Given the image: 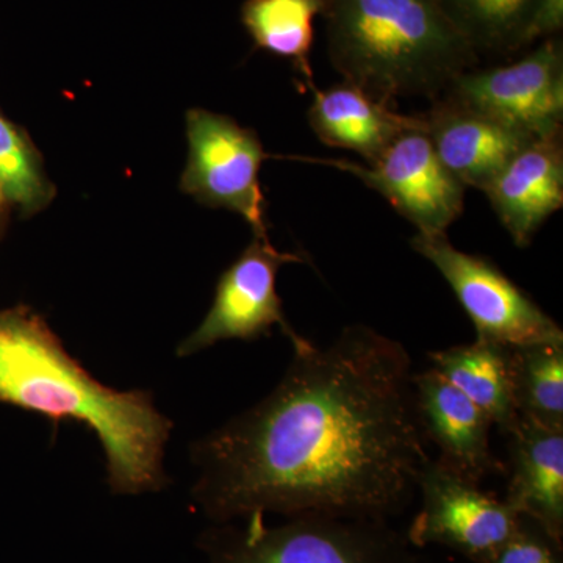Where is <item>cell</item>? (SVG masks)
Returning <instances> with one entry per match:
<instances>
[{"label":"cell","mask_w":563,"mask_h":563,"mask_svg":"<svg viewBox=\"0 0 563 563\" xmlns=\"http://www.w3.org/2000/svg\"><path fill=\"white\" fill-rule=\"evenodd\" d=\"M325 0H244L242 22L257 49L287 58L312 84L314 27Z\"/></svg>","instance_id":"obj_17"},{"label":"cell","mask_w":563,"mask_h":563,"mask_svg":"<svg viewBox=\"0 0 563 563\" xmlns=\"http://www.w3.org/2000/svg\"><path fill=\"white\" fill-rule=\"evenodd\" d=\"M0 187L22 218L51 206L57 188L47 177L44 158L22 125L0 110Z\"/></svg>","instance_id":"obj_20"},{"label":"cell","mask_w":563,"mask_h":563,"mask_svg":"<svg viewBox=\"0 0 563 563\" xmlns=\"http://www.w3.org/2000/svg\"><path fill=\"white\" fill-rule=\"evenodd\" d=\"M291 252H280L269 239L254 236L243 254L221 274L213 303L201 324L177 346L179 357H191L228 340L272 335L280 328L290 343L299 333L287 321L277 295V273L288 263H302Z\"/></svg>","instance_id":"obj_9"},{"label":"cell","mask_w":563,"mask_h":563,"mask_svg":"<svg viewBox=\"0 0 563 563\" xmlns=\"http://www.w3.org/2000/svg\"><path fill=\"white\" fill-rule=\"evenodd\" d=\"M422 118L424 132L448 172L463 187L481 191L517 152L537 139L446 96L437 98Z\"/></svg>","instance_id":"obj_11"},{"label":"cell","mask_w":563,"mask_h":563,"mask_svg":"<svg viewBox=\"0 0 563 563\" xmlns=\"http://www.w3.org/2000/svg\"><path fill=\"white\" fill-rule=\"evenodd\" d=\"M477 55H509L531 46L542 0H437Z\"/></svg>","instance_id":"obj_18"},{"label":"cell","mask_w":563,"mask_h":563,"mask_svg":"<svg viewBox=\"0 0 563 563\" xmlns=\"http://www.w3.org/2000/svg\"><path fill=\"white\" fill-rule=\"evenodd\" d=\"M296 158L357 177L383 195L422 235L446 233L465 206L466 188L440 162L424 129L402 133L369 166L343 158Z\"/></svg>","instance_id":"obj_8"},{"label":"cell","mask_w":563,"mask_h":563,"mask_svg":"<svg viewBox=\"0 0 563 563\" xmlns=\"http://www.w3.org/2000/svg\"><path fill=\"white\" fill-rule=\"evenodd\" d=\"M509 435L510 483L504 501L562 543L563 431L520 418Z\"/></svg>","instance_id":"obj_15"},{"label":"cell","mask_w":563,"mask_h":563,"mask_svg":"<svg viewBox=\"0 0 563 563\" xmlns=\"http://www.w3.org/2000/svg\"><path fill=\"white\" fill-rule=\"evenodd\" d=\"M418 488L421 509L407 532L413 547L443 544L474 563H490L520 521L509 504L440 461L426 462Z\"/></svg>","instance_id":"obj_7"},{"label":"cell","mask_w":563,"mask_h":563,"mask_svg":"<svg viewBox=\"0 0 563 563\" xmlns=\"http://www.w3.org/2000/svg\"><path fill=\"white\" fill-rule=\"evenodd\" d=\"M0 402L54 424L68 420L87 426L101 442L114 495H146L168 485L165 451L173 422L151 393L99 383L29 306L0 310Z\"/></svg>","instance_id":"obj_2"},{"label":"cell","mask_w":563,"mask_h":563,"mask_svg":"<svg viewBox=\"0 0 563 563\" xmlns=\"http://www.w3.org/2000/svg\"><path fill=\"white\" fill-rule=\"evenodd\" d=\"M510 369L520 418L563 431V343L510 346Z\"/></svg>","instance_id":"obj_19"},{"label":"cell","mask_w":563,"mask_h":563,"mask_svg":"<svg viewBox=\"0 0 563 563\" xmlns=\"http://www.w3.org/2000/svg\"><path fill=\"white\" fill-rule=\"evenodd\" d=\"M518 247L563 206L562 131L537 136L483 190Z\"/></svg>","instance_id":"obj_12"},{"label":"cell","mask_w":563,"mask_h":563,"mask_svg":"<svg viewBox=\"0 0 563 563\" xmlns=\"http://www.w3.org/2000/svg\"><path fill=\"white\" fill-rule=\"evenodd\" d=\"M490 563H563L562 543L520 515L517 529Z\"/></svg>","instance_id":"obj_21"},{"label":"cell","mask_w":563,"mask_h":563,"mask_svg":"<svg viewBox=\"0 0 563 563\" xmlns=\"http://www.w3.org/2000/svg\"><path fill=\"white\" fill-rule=\"evenodd\" d=\"M187 124L188 161L179 188L202 206L228 209L251 225L254 236L269 239L261 168L269 157L257 132L225 114L191 109Z\"/></svg>","instance_id":"obj_5"},{"label":"cell","mask_w":563,"mask_h":563,"mask_svg":"<svg viewBox=\"0 0 563 563\" xmlns=\"http://www.w3.org/2000/svg\"><path fill=\"white\" fill-rule=\"evenodd\" d=\"M280 383L191 448L192 504L211 521L306 515L387 521L429 461L401 343L354 324L299 335Z\"/></svg>","instance_id":"obj_1"},{"label":"cell","mask_w":563,"mask_h":563,"mask_svg":"<svg viewBox=\"0 0 563 563\" xmlns=\"http://www.w3.org/2000/svg\"><path fill=\"white\" fill-rule=\"evenodd\" d=\"M11 203L7 196L3 195L2 187H0V240L5 235L7 225H9Z\"/></svg>","instance_id":"obj_23"},{"label":"cell","mask_w":563,"mask_h":563,"mask_svg":"<svg viewBox=\"0 0 563 563\" xmlns=\"http://www.w3.org/2000/svg\"><path fill=\"white\" fill-rule=\"evenodd\" d=\"M410 246L432 263L473 321L477 339L506 346L563 343L561 325L487 257L459 251L446 233H417Z\"/></svg>","instance_id":"obj_6"},{"label":"cell","mask_w":563,"mask_h":563,"mask_svg":"<svg viewBox=\"0 0 563 563\" xmlns=\"http://www.w3.org/2000/svg\"><path fill=\"white\" fill-rule=\"evenodd\" d=\"M209 563H417L387 521L306 515L268 526L265 515L213 523L199 539Z\"/></svg>","instance_id":"obj_4"},{"label":"cell","mask_w":563,"mask_h":563,"mask_svg":"<svg viewBox=\"0 0 563 563\" xmlns=\"http://www.w3.org/2000/svg\"><path fill=\"white\" fill-rule=\"evenodd\" d=\"M563 25V0H542L532 27V41L558 36Z\"/></svg>","instance_id":"obj_22"},{"label":"cell","mask_w":563,"mask_h":563,"mask_svg":"<svg viewBox=\"0 0 563 563\" xmlns=\"http://www.w3.org/2000/svg\"><path fill=\"white\" fill-rule=\"evenodd\" d=\"M313 98L307 111L318 140L332 147L357 152L366 162H376L402 133L424 129L422 114H404L393 103L343 81L320 90L307 85Z\"/></svg>","instance_id":"obj_14"},{"label":"cell","mask_w":563,"mask_h":563,"mask_svg":"<svg viewBox=\"0 0 563 563\" xmlns=\"http://www.w3.org/2000/svg\"><path fill=\"white\" fill-rule=\"evenodd\" d=\"M412 383L422 433L439 448L440 462L481 484L503 472L492 453L493 422L476 404L433 368L413 374Z\"/></svg>","instance_id":"obj_13"},{"label":"cell","mask_w":563,"mask_h":563,"mask_svg":"<svg viewBox=\"0 0 563 563\" xmlns=\"http://www.w3.org/2000/svg\"><path fill=\"white\" fill-rule=\"evenodd\" d=\"M442 96L532 136L562 131V40H542L536 49L510 65L465 70Z\"/></svg>","instance_id":"obj_10"},{"label":"cell","mask_w":563,"mask_h":563,"mask_svg":"<svg viewBox=\"0 0 563 563\" xmlns=\"http://www.w3.org/2000/svg\"><path fill=\"white\" fill-rule=\"evenodd\" d=\"M429 357L432 368L476 404L493 424L506 433L517 428L520 415L514 399L510 346L476 339Z\"/></svg>","instance_id":"obj_16"},{"label":"cell","mask_w":563,"mask_h":563,"mask_svg":"<svg viewBox=\"0 0 563 563\" xmlns=\"http://www.w3.org/2000/svg\"><path fill=\"white\" fill-rule=\"evenodd\" d=\"M331 65L379 101L437 99L479 55L437 0H325Z\"/></svg>","instance_id":"obj_3"}]
</instances>
